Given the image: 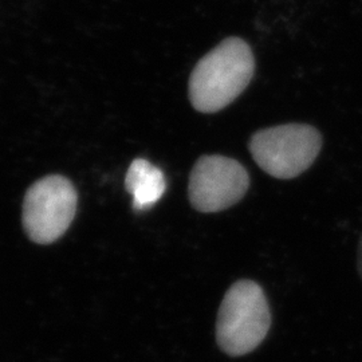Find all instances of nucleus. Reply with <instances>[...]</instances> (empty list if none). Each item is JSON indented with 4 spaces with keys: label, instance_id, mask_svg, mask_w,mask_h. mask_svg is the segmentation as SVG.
Listing matches in <instances>:
<instances>
[{
    "label": "nucleus",
    "instance_id": "obj_3",
    "mask_svg": "<svg viewBox=\"0 0 362 362\" xmlns=\"http://www.w3.org/2000/svg\"><path fill=\"white\" fill-rule=\"evenodd\" d=\"M322 148V136L306 124H286L258 130L250 152L260 169L275 179H294L310 168Z\"/></svg>",
    "mask_w": 362,
    "mask_h": 362
},
{
    "label": "nucleus",
    "instance_id": "obj_2",
    "mask_svg": "<svg viewBox=\"0 0 362 362\" xmlns=\"http://www.w3.org/2000/svg\"><path fill=\"white\" fill-rule=\"evenodd\" d=\"M270 325V308L262 287L252 281H239L220 305L216 322L220 349L233 357L248 354L266 338Z\"/></svg>",
    "mask_w": 362,
    "mask_h": 362
},
{
    "label": "nucleus",
    "instance_id": "obj_5",
    "mask_svg": "<svg viewBox=\"0 0 362 362\" xmlns=\"http://www.w3.org/2000/svg\"><path fill=\"white\" fill-rule=\"evenodd\" d=\"M248 187L250 176L239 161L226 156H203L191 172L188 194L194 209L214 214L239 203Z\"/></svg>",
    "mask_w": 362,
    "mask_h": 362
},
{
    "label": "nucleus",
    "instance_id": "obj_1",
    "mask_svg": "<svg viewBox=\"0 0 362 362\" xmlns=\"http://www.w3.org/2000/svg\"><path fill=\"white\" fill-rule=\"evenodd\" d=\"M255 73V58L243 39H224L194 66L189 100L200 113H216L246 90Z\"/></svg>",
    "mask_w": 362,
    "mask_h": 362
},
{
    "label": "nucleus",
    "instance_id": "obj_7",
    "mask_svg": "<svg viewBox=\"0 0 362 362\" xmlns=\"http://www.w3.org/2000/svg\"><path fill=\"white\" fill-rule=\"evenodd\" d=\"M358 272L362 276V236L361 240H360V247H358Z\"/></svg>",
    "mask_w": 362,
    "mask_h": 362
},
{
    "label": "nucleus",
    "instance_id": "obj_4",
    "mask_svg": "<svg viewBox=\"0 0 362 362\" xmlns=\"http://www.w3.org/2000/svg\"><path fill=\"white\" fill-rule=\"evenodd\" d=\"M77 211V192L64 176H47L27 191L23 227L31 240L50 245L70 227Z\"/></svg>",
    "mask_w": 362,
    "mask_h": 362
},
{
    "label": "nucleus",
    "instance_id": "obj_6",
    "mask_svg": "<svg viewBox=\"0 0 362 362\" xmlns=\"http://www.w3.org/2000/svg\"><path fill=\"white\" fill-rule=\"evenodd\" d=\"M125 187L132 194L133 208L136 211H145L153 207L164 196L167 181L161 169L145 158H137L128 169Z\"/></svg>",
    "mask_w": 362,
    "mask_h": 362
}]
</instances>
